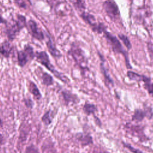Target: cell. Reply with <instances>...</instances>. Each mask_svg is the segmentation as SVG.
<instances>
[{
	"label": "cell",
	"mask_w": 153,
	"mask_h": 153,
	"mask_svg": "<svg viewBox=\"0 0 153 153\" xmlns=\"http://www.w3.org/2000/svg\"><path fill=\"white\" fill-rule=\"evenodd\" d=\"M35 56L36 57L37 61L39 62L43 66H44L51 73H53L56 78H57L59 79H60L61 81L65 83H68L69 82L68 78L66 75L56 70L54 66L51 63L49 59V57L46 52H37L35 54Z\"/></svg>",
	"instance_id": "obj_1"
},
{
	"label": "cell",
	"mask_w": 153,
	"mask_h": 153,
	"mask_svg": "<svg viewBox=\"0 0 153 153\" xmlns=\"http://www.w3.org/2000/svg\"><path fill=\"white\" fill-rule=\"evenodd\" d=\"M104 33H105V36L108 42L109 43L111 47H112V50L116 52V53H122L126 57V64H127V66L128 68H131V66L130 65V63L128 62V60L127 59V56L126 54L125 51L123 50L121 44H120V41H118V39L114 36V35H112L111 33L104 31Z\"/></svg>",
	"instance_id": "obj_2"
},
{
	"label": "cell",
	"mask_w": 153,
	"mask_h": 153,
	"mask_svg": "<svg viewBox=\"0 0 153 153\" xmlns=\"http://www.w3.org/2000/svg\"><path fill=\"white\" fill-rule=\"evenodd\" d=\"M47 1L54 7L56 12L59 15H66L71 10L70 7L64 0H47Z\"/></svg>",
	"instance_id": "obj_3"
},
{
	"label": "cell",
	"mask_w": 153,
	"mask_h": 153,
	"mask_svg": "<svg viewBox=\"0 0 153 153\" xmlns=\"http://www.w3.org/2000/svg\"><path fill=\"white\" fill-rule=\"evenodd\" d=\"M70 52L75 62L81 68L84 69L86 66V60L82 50L79 48L74 47L71 48Z\"/></svg>",
	"instance_id": "obj_4"
},
{
	"label": "cell",
	"mask_w": 153,
	"mask_h": 153,
	"mask_svg": "<svg viewBox=\"0 0 153 153\" xmlns=\"http://www.w3.org/2000/svg\"><path fill=\"white\" fill-rule=\"evenodd\" d=\"M103 8L106 14L112 19L117 18L119 15V10L116 4L111 1L107 0L103 3Z\"/></svg>",
	"instance_id": "obj_5"
},
{
	"label": "cell",
	"mask_w": 153,
	"mask_h": 153,
	"mask_svg": "<svg viewBox=\"0 0 153 153\" xmlns=\"http://www.w3.org/2000/svg\"><path fill=\"white\" fill-rule=\"evenodd\" d=\"M28 27L30 32V34L36 39L39 40H42L44 38V34L41 30L38 27L36 23L33 20H29L28 22Z\"/></svg>",
	"instance_id": "obj_6"
},
{
	"label": "cell",
	"mask_w": 153,
	"mask_h": 153,
	"mask_svg": "<svg viewBox=\"0 0 153 153\" xmlns=\"http://www.w3.org/2000/svg\"><path fill=\"white\" fill-rule=\"evenodd\" d=\"M62 96L65 103V104L68 105L69 103H76L78 102V97L76 94L72 93L71 92L66 90L62 91L61 92Z\"/></svg>",
	"instance_id": "obj_7"
},
{
	"label": "cell",
	"mask_w": 153,
	"mask_h": 153,
	"mask_svg": "<svg viewBox=\"0 0 153 153\" xmlns=\"http://www.w3.org/2000/svg\"><path fill=\"white\" fill-rule=\"evenodd\" d=\"M29 59H32L26 50L20 51L17 53V62L20 66L23 67L26 65Z\"/></svg>",
	"instance_id": "obj_8"
},
{
	"label": "cell",
	"mask_w": 153,
	"mask_h": 153,
	"mask_svg": "<svg viewBox=\"0 0 153 153\" xmlns=\"http://www.w3.org/2000/svg\"><path fill=\"white\" fill-rule=\"evenodd\" d=\"M47 46L49 52L50 53L52 56L56 58H59L61 56L60 52L56 48L55 45L49 37L48 38V39L47 41Z\"/></svg>",
	"instance_id": "obj_9"
},
{
	"label": "cell",
	"mask_w": 153,
	"mask_h": 153,
	"mask_svg": "<svg viewBox=\"0 0 153 153\" xmlns=\"http://www.w3.org/2000/svg\"><path fill=\"white\" fill-rule=\"evenodd\" d=\"M127 75L130 79L136 81L138 82L142 81V82H145L148 80L149 79V78H148L147 76H146L145 75H142L138 74L134 72H132V71H130L127 72Z\"/></svg>",
	"instance_id": "obj_10"
},
{
	"label": "cell",
	"mask_w": 153,
	"mask_h": 153,
	"mask_svg": "<svg viewBox=\"0 0 153 153\" xmlns=\"http://www.w3.org/2000/svg\"><path fill=\"white\" fill-rule=\"evenodd\" d=\"M76 139L81 142L82 146H87L93 143L92 137L89 134H83L82 133H77L76 135Z\"/></svg>",
	"instance_id": "obj_11"
},
{
	"label": "cell",
	"mask_w": 153,
	"mask_h": 153,
	"mask_svg": "<svg viewBox=\"0 0 153 153\" xmlns=\"http://www.w3.org/2000/svg\"><path fill=\"white\" fill-rule=\"evenodd\" d=\"M29 91L36 100H39L41 99L42 95L41 94V92L36 84H35V82H33V81H30L29 82Z\"/></svg>",
	"instance_id": "obj_12"
},
{
	"label": "cell",
	"mask_w": 153,
	"mask_h": 153,
	"mask_svg": "<svg viewBox=\"0 0 153 153\" xmlns=\"http://www.w3.org/2000/svg\"><path fill=\"white\" fill-rule=\"evenodd\" d=\"M41 78L42 84L47 87L52 85L54 83V79L53 76L47 72H43L41 75Z\"/></svg>",
	"instance_id": "obj_13"
},
{
	"label": "cell",
	"mask_w": 153,
	"mask_h": 153,
	"mask_svg": "<svg viewBox=\"0 0 153 153\" xmlns=\"http://www.w3.org/2000/svg\"><path fill=\"white\" fill-rule=\"evenodd\" d=\"M11 51V45L7 42H5L2 43L0 47V53L5 57H8Z\"/></svg>",
	"instance_id": "obj_14"
},
{
	"label": "cell",
	"mask_w": 153,
	"mask_h": 153,
	"mask_svg": "<svg viewBox=\"0 0 153 153\" xmlns=\"http://www.w3.org/2000/svg\"><path fill=\"white\" fill-rule=\"evenodd\" d=\"M82 109H83L84 113L88 115L93 114L97 111V108L94 104L89 103L87 102H86L84 105Z\"/></svg>",
	"instance_id": "obj_15"
},
{
	"label": "cell",
	"mask_w": 153,
	"mask_h": 153,
	"mask_svg": "<svg viewBox=\"0 0 153 153\" xmlns=\"http://www.w3.org/2000/svg\"><path fill=\"white\" fill-rule=\"evenodd\" d=\"M146 117L145 111L141 109H136L132 116V120L134 121H141Z\"/></svg>",
	"instance_id": "obj_16"
},
{
	"label": "cell",
	"mask_w": 153,
	"mask_h": 153,
	"mask_svg": "<svg viewBox=\"0 0 153 153\" xmlns=\"http://www.w3.org/2000/svg\"><path fill=\"white\" fill-rule=\"evenodd\" d=\"M41 121L45 126H49L52 121L51 117L50 116V110L47 111L41 117Z\"/></svg>",
	"instance_id": "obj_17"
},
{
	"label": "cell",
	"mask_w": 153,
	"mask_h": 153,
	"mask_svg": "<svg viewBox=\"0 0 153 153\" xmlns=\"http://www.w3.org/2000/svg\"><path fill=\"white\" fill-rule=\"evenodd\" d=\"M100 69H101V71H102V74H103V75H104L105 78L106 79V80L107 81H108L109 82H110V83H111V84H113V83H114V82H113V81L112 80V79L111 78V77L109 76V75L108 74L107 71H106V69H105V66H103V64L102 63L101 65H100Z\"/></svg>",
	"instance_id": "obj_18"
},
{
	"label": "cell",
	"mask_w": 153,
	"mask_h": 153,
	"mask_svg": "<svg viewBox=\"0 0 153 153\" xmlns=\"http://www.w3.org/2000/svg\"><path fill=\"white\" fill-rule=\"evenodd\" d=\"M119 38H120V39L123 42V43L124 44L125 46L128 48V49H130L131 48V43L129 41V39H128V38L125 36L124 35H118Z\"/></svg>",
	"instance_id": "obj_19"
},
{
	"label": "cell",
	"mask_w": 153,
	"mask_h": 153,
	"mask_svg": "<svg viewBox=\"0 0 153 153\" xmlns=\"http://www.w3.org/2000/svg\"><path fill=\"white\" fill-rule=\"evenodd\" d=\"M25 153H39V151L34 145H30L26 147Z\"/></svg>",
	"instance_id": "obj_20"
},
{
	"label": "cell",
	"mask_w": 153,
	"mask_h": 153,
	"mask_svg": "<svg viewBox=\"0 0 153 153\" xmlns=\"http://www.w3.org/2000/svg\"><path fill=\"white\" fill-rule=\"evenodd\" d=\"M124 145V146L126 147V148H127L128 149H129V151H130L131 152H132L133 153H143L142 151H140L139 149H136L134 148H133V146H131V145L128 144V143H123Z\"/></svg>",
	"instance_id": "obj_21"
},
{
	"label": "cell",
	"mask_w": 153,
	"mask_h": 153,
	"mask_svg": "<svg viewBox=\"0 0 153 153\" xmlns=\"http://www.w3.org/2000/svg\"><path fill=\"white\" fill-rule=\"evenodd\" d=\"M24 103L26 106L29 108H32L33 106V102L32 100L30 98H25L24 99Z\"/></svg>",
	"instance_id": "obj_22"
},
{
	"label": "cell",
	"mask_w": 153,
	"mask_h": 153,
	"mask_svg": "<svg viewBox=\"0 0 153 153\" xmlns=\"http://www.w3.org/2000/svg\"><path fill=\"white\" fill-rule=\"evenodd\" d=\"M145 114H146V117L149 118L151 119L152 116H153V111L152 110V109L151 108H146L145 109Z\"/></svg>",
	"instance_id": "obj_23"
},
{
	"label": "cell",
	"mask_w": 153,
	"mask_h": 153,
	"mask_svg": "<svg viewBox=\"0 0 153 153\" xmlns=\"http://www.w3.org/2000/svg\"><path fill=\"white\" fill-rule=\"evenodd\" d=\"M94 121H95L96 124L97 126H99V127H100L102 124H101V122H100V120H99L97 117H96V116H94Z\"/></svg>",
	"instance_id": "obj_24"
},
{
	"label": "cell",
	"mask_w": 153,
	"mask_h": 153,
	"mask_svg": "<svg viewBox=\"0 0 153 153\" xmlns=\"http://www.w3.org/2000/svg\"><path fill=\"white\" fill-rule=\"evenodd\" d=\"M4 141H5V139H4L3 135L0 134V146H1L2 144H4Z\"/></svg>",
	"instance_id": "obj_25"
},
{
	"label": "cell",
	"mask_w": 153,
	"mask_h": 153,
	"mask_svg": "<svg viewBox=\"0 0 153 153\" xmlns=\"http://www.w3.org/2000/svg\"><path fill=\"white\" fill-rule=\"evenodd\" d=\"M2 123L1 120H0V127H2Z\"/></svg>",
	"instance_id": "obj_26"
},
{
	"label": "cell",
	"mask_w": 153,
	"mask_h": 153,
	"mask_svg": "<svg viewBox=\"0 0 153 153\" xmlns=\"http://www.w3.org/2000/svg\"><path fill=\"white\" fill-rule=\"evenodd\" d=\"M151 95H152V96H153V92H152V93H151Z\"/></svg>",
	"instance_id": "obj_27"
}]
</instances>
